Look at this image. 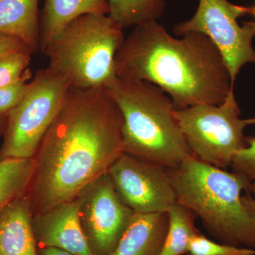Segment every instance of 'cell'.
<instances>
[{
	"label": "cell",
	"instance_id": "1",
	"mask_svg": "<svg viewBox=\"0 0 255 255\" xmlns=\"http://www.w3.org/2000/svg\"><path fill=\"white\" fill-rule=\"evenodd\" d=\"M123 117L106 87L70 88L38 146L26 195L33 216L73 200L124 152Z\"/></svg>",
	"mask_w": 255,
	"mask_h": 255
},
{
	"label": "cell",
	"instance_id": "2",
	"mask_svg": "<svg viewBox=\"0 0 255 255\" xmlns=\"http://www.w3.org/2000/svg\"><path fill=\"white\" fill-rule=\"evenodd\" d=\"M115 69L119 78L157 85L177 110L221 105L234 86L209 38L196 31L174 38L157 21L134 26L117 52Z\"/></svg>",
	"mask_w": 255,
	"mask_h": 255
},
{
	"label": "cell",
	"instance_id": "3",
	"mask_svg": "<svg viewBox=\"0 0 255 255\" xmlns=\"http://www.w3.org/2000/svg\"><path fill=\"white\" fill-rule=\"evenodd\" d=\"M167 169L177 203L192 211L213 238L255 250V219L242 201L243 191L251 193L252 183L246 177L193 155Z\"/></svg>",
	"mask_w": 255,
	"mask_h": 255
},
{
	"label": "cell",
	"instance_id": "4",
	"mask_svg": "<svg viewBox=\"0 0 255 255\" xmlns=\"http://www.w3.org/2000/svg\"><path fill=\"white\" fill-rule=\"evenodd\" d=\"M106 88L123 117L124 152L166 169L192 155L174 115L173 102L162 89L117 76Z\"/></svg>",
	"mask_w": 255,
	"mask_h": 255
},
{
	"label": "cell",
	"instance_id": "5",
	"mask_svg": "<svg viewBox=\"0 0 255 255\" xmlns=\"http://www.w3.org/2000/svg\"><path fill=\"white\" fill-rule=\"evenodd\" d=\"M125 39L109 14H87L67 24L42 50L47 68L70 88L107 87L117 77L115 58Z\"/></svg>",
	"mask_w": 255,
	"mask_h": 255
},
{
	"label": "cell",
	"instance_id": "6",
	"mask_svg": "<svg viewBox=\"0 0 255 255\" xmlns=\"http://www.w3.org/2000/svg\"><path fill=\"white\" fill-rule=\"evenodd\" d=\"M70 85L48 68L38 70L6 118L0 159H31L65 103Z\"/></svg>",
	"mask_w": 255,
	"mask_h": 255
},
{
	"label": "cell",
	"instance_id": "7",
	"mask_svg": "<svg viewBox=\"0 0 255 255\" xmlns=\"http://www.w3.org/2000/svg\"><path fill=\"white\" fill-rule=\"evenodd\" d=\"M241 114L233 90L221 105H198L174 112L192 155L223 169L231 167L246 145L244 130L249 124Z\"/></svg>",
	"mask_w": 255,
	"mask_h": 255
},
{
	"label": "cell",
	"instance_id": "8",
	"mask_svg": "<svg viewBox=\"0 0 255 255\" xmlns=\"http://www.w3.org/2000/svg\"><path fill=\"white\" fill-rule=\"evenodd\" d=\"M247 14H250V7L228 0H199L195 14L176 25L174 32L177 36L199 32L209 38L222 55L234 85L242 67L255 64V21H247L242 26L238 22V18Z\"/></svg>",
	"mask_w": 255,
	"mask_h": 255
},
{
	"label": "cell",
	"instance_id": "9",
	"mask_svg": "<svg viewBox=\"0 0 255 255\" xmlns=\"http://www.w3.org/2000/svg\"><path fill=\"white\" fill-rule=\"evenodd\" d=\"M80 220L94 255H112L135 213L119 197L108 173L81 194Z\"/></svg>",
	"mask_w": 255,
	"mask_h": 255
},
{
	"label": "cell",
	"instance_id": "10",
	"mask_svg": "<svg viewBox=\"0 0 255 255\" xmlns=\"http://www.w3.org/2000/svg\"><path fill=\"white\" fill-rule=\"evenodd\" d=\"M117 194L135 214L167 212L177 203L167 169L124 152L108 171Z\"/></svg>",
	"mask_w": 255,
	"mask_h": 255
},
{
	"label": "cell",
	"instance_id": "11",
	"mask_svg": "<svg viewBox=\"0 0 255 255\" xmlns=\"http://www.w3.org/2000/svg\"><path fill=\"white\" fill-rule=\"evenodd\" d=\"M82 197L79 195L32 217L37 248H53L75 255H94L80 223Z\"/></svg>",
	"mask_w": 255,
	"mask_h": 255
},
{
	"label": "cell",
	"instance_id": "12",
	"mask_svg": "<svg viewBox=\"0 0 255 255\" xmlns=\"http://www.w3.org/2000/svg\"><path fill=\"white\" fill-rule=\"evenodd\" d=\"M26 194L0 213V255H38Z\"/></svg>",
	"mask_w": 255,
	"mask_h": 255
},
{
	"label": "cell",
	"instance_id": "13",
	"mask_svg": "<svg viewBox=\"0 0 255 255\" xmlns=\"http://www.w3.org/2000/svg\"><path fill=\"white\" fill-rule=\"evenodd\" d=\"M167 228V212L135 214L112 255H159Z\"/></svg>",
	"mask_w": 255,
	"mask_h": 255
},
{
	"label": "cell",
	"instance_id": "14",
	"mask_svg": "<svg viewBox=\"0 0 255 255\" xmlns=\"http://www.w3.org/2000/svg\"><path fill=\"white\" fill-rule=\"evenodd\" d=\"M108 0H44L40 22V50L70 21L87 14H110Z\"/></svg>",
	"mask_w": 255,
	"mask_h": 255
},
{
	"label": "cell",
	"instance_id": "15",
	"mask_svg": "<svg viewBox=\"0 0 255 255\" xmlns=\"http://www.w3.org/2000/svg\"><path fill=\"white\" fill-rule=\"evenodd\" d=\"M39 0H0V34L22 41L32 53L40 50Z\"/></svg>",
	"mask_w": 255,
	"mask_h": 255
},
{
	"label": "cell",
	"instance_id": "16",
	"mask_svg": "<svg viewBox=\"0 0 255 255\" xmlns=\"http://www.w3.org/2000/svg\"><path fill=\"white\" fill-rule=\"evenodd\" d=\"M168 228L159 255H186L191 240L201 232L196 226L197 217L182 204L175 203L169 208Z\"/></svg>",
	"mask_w": 255,
	"mask_h": 255
},
{
	"label": "cell",
	"instance_id": "17",
	"mask_svg": "<svg viewBox=\"0 0 255 255\" xmlns=\"http://www.w3.org/2000/svg\"><path fill=\"white\" fill-rule=\"evenodd\" d=\"M34 168L33 158L0 159V213L26 194Z\"/></svg>",
	"mask_w": 255,
	"mask_h": 255
},
{
	"label": "cell",
	"instance_id": "18",
	"mask_svg": "<svg viewBox=\"0 0 255 255\" xmlns=\"http://www.w3.org/2000/svg\"><path fill=\"white\" fill-rule=\"evenodd\" d=\"M110 14L123 29L157 21L165 10L164 0H108Z\"/></svg>",
	"mask_w": 255,
	"mask_h": 255
},
{
	"label": "cell",
	"instance_id": "19",
	"mask_svg": "<svg viewBox=\"0 0 255 255\" xmlns=\"http://www.w3.org/2000/svg\"><path fill=\"white\" fill-rule=\"evenodd\" d=\"M32 54L26 50L0 57V87L11 85L21 79L28 68Z\"/></svg>",
	"mask_w": 255,
	"mask_h": 255
},
{
	"label": "cell",
	"instance_id": "20",
	"mask_svg": "<svg viewBox=\"0 0 255 255\" xmlns=\"http://www.w3.org/2000/svg\"><path fill=\"white\" fill-rule=\"evenodd\" d=\"M186 255H255V250L216 243L201 233L191 240Z\"/></svg>",
	"mask_w": 255,
	"mask_h": 255
},
{
	"label": "cell",
	"instance_id": "21",
	"mask_svg": "<svg viewBox=\"0 0 255 255\" xmlns=\"http://www.w3.org/2000/svg\"><path fill=\"white\" fill-rule=\"evenodd\" d=\"M31 79L32 73L28 68L17 82L0 87V116L8 115L19 104L27 92Z\"/></svg>",
	"mask_w": 255,
	"mask_h": 255
},
{
	"label": "cell",
	"instance_id": "22",
	"mask_svg": "<svg viewBox=\"0 0 255 255\" xmlns=\"http://www.w3.org/2000/svg\"><path fill=\"white\" fill-rule=\"evenodd\" d=\"M246 147L238 151L231 164L233 172L246 177L255 185V137H246Z\"/></svg>",
	"mask_w": 255,
	"mask_h": 255
},
{
	"label": "cell",
	"instance_id": "23",
	"mask_svg": "<svg viewBox=\"0 0 255 255\" xmlns=\"http://www.w3.org/2000/svg\"><path fill=\"white\" fill-rule=\"evenodd\" d=\"M26 50H30L18 38L7 35L0 34V57L12 52Z\"/></svg>",
	"mask_w": 255,
	"mask_h": 255
},
{
	"label": "cell",
	"instance_id": "24",
	"mask_svg": "<svg viewBox=\"0 0 255 255\" xmlns=\"http://www.w3.org/2000/svg\"><path fill=\"white\" fill-rule=\"evenodd\" d=\"M242 201L252 217L255 219V185L252 184L251 193L242 196Z\"/></svg>",
	"mask_w": 255,
	"mask_h": 255
},
{
	"label": "cell",
	"instance_id": "25",
	"mask_svg": "<svg viewBox=\"0 0 255 255\" xmlns=\"http://www.w3.org/2000/svg\"><path fill=\"white\" fill-rule=\"evenodd\" d=\"M38 255H75L63 250L53 248H38Z\"/></svg>",
	"mask_w": 255,
	"mask_h": 255
},
{
	"label": "cell",
	"instance_id": "26",
	"mask_svg": "<svg viewBox=\"0 0 255 255\" xmlns=\"http://www.w3.org/2000/svg\"><path fill=\"white\" fill-rule=\"evenodd\" d=\"M7 115L0 116V136L4 133Z\"/></svg>",
	"mask_w": 255,
	"mask_h": 255
},
{
	"label": "cell",
	"instance_id": "27",
	"mask_svg": "<svg viewBox=\"0 0 255 255\" xmlns=\"http://www.w3.org/2000/svg\"><path fill=\"white\" fill-rule=\"evenodd\" d=\"M250 14H253L255 17V5L253 7H250Z\"/></svg>",
	"mask_w": 255,
	"mask_h": 255
},
{
	"label": "cell",
	"instance_id": "28",
	"mask_svg": "<svg viewBox=\"0 0 255 255\" xmlns=\"http://www.w3.org/2000/svg\"><path fill=\"white\" fill-rule=\"evenodd\" d=\"M252 122H253V124H255V118L252 119Z\"/></svg>",
	"mask_w": 255,
	"mask_h": 255
}]
</instances>
